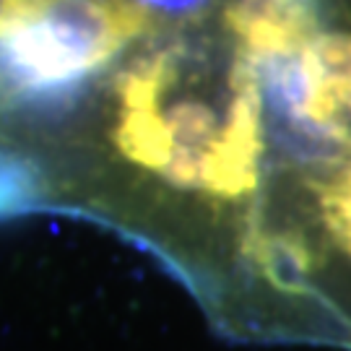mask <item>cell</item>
I'll use <instances>...</instances> for the list:
<instances>
[{"label":"cell","instance_id":"1","mask_svg":"<svg viewBox=\"0 0 351 351\" xmlns=\"http://www.w3.org/2000/svg\"><path fill=\"white\" fill-rule=\"evenodd\" d=\"M107 73L94 146L110 172L213 219L261 213L263 81L221 29L156 32Z\"/></svg>","mask_w":351,"mask_h":351},{"label":"cell","instance_id":"2","mask_svg":"<svg viewBox=\"0 0 351 351\" xmlns=\"http://www.w3.org/2000/svg\"><path fill=\"white\" fill-rule=\"evenodd\" d=\"M156 32L141 3H0V114L68 99Z\"/></svg>","mask_w":351,"mask_h":351},{"label":"cell","instance_id":"3","mask_svg":"<svg viewBox=\"0 0 351 351\" xmlns=\"http://www.w3.org/2000/svg\"><path fill=\"white\" fill-rule=\"evenodd\" d=\"M297 190L304 216L302 229L268 232L258 224L247 255L278 287L294 281V274L307 278L328 261V271L341 278L351 300V151L300 172Z\"/></svg>","mask_w":351,"mask_h":351},{"label":"cell","instance_id":"4","mask_svg":"<svg viewBox=\"0 0 351 351\" xmlns=\"http://www.w3.org/2000/svg\"><path fill=\"white\" fill-rule=\"evenodd\" d=\"M258 73L297 136L328 149V159L349 154L351 29H323L297 55Z\"/></svg>","mask_w":351,"mask_h":351},{"label":"cell","instance_id":"5","mask_svg":"<svg viewBox=\"0 0 351 351\" xmlns=\"http://www.w3.org/2000/svg\"><path fill=\"white\" fill-rule=\"evenodd\" d=\"M219 29L258 71L287 60L323 32L320 13L307 3H232L219 16Z\"/></svg>","mask_w":351,"mask_h":351}]
</instances>
